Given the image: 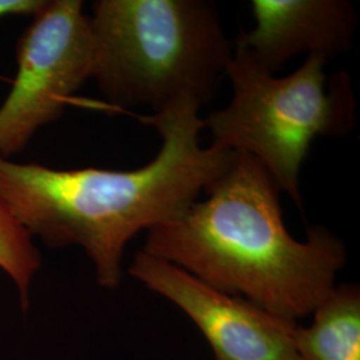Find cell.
Wrapping results in <instances>:
<instances>
[{"label":"cell","mask_w":360,"mask_h":360,"mask_svg":"<svg viewBox=\"0 0 360 360\" xmlns=\"http://www.w3.org/2000/svg\"><path fill=\"white\" fill-rule=\"evenodd\" d=\"M46 0H0V18L10 15L32 16Z\"/></svg>","instance_id":"30bf717a"},{"label":"cell","mask_w":360,"mask_h":360,"mask_svg":"<svg viewBox=\"0 0 360 360\" xmlns=\"http://www.w3.org/2000/svg\"><path fill=\"white\" fill-rule=\"evenodd\" d=\"M279 193L257 159L233 153L206 200L148 230L142 251L275 315L306 318L336 285L347 251L323 226L306 240L291 236Z\"/></svg>","instance_id":"7a4b0ae2"},{"label":"cell","mask_w":360,"mask_h":360,"mask_svg":"<svg viewBox=\"0 0 360 360\" xmlns=\"http://www.w3.org/2000/svg\"><path fill=\"white\" fill-rule=\"evenodd\" d=\"M90 16L80 0H46L19 39L18 71L0 107V158L23 151L39 129L58 120L94 71Z\"/></svg>","instance_id":"5b68a950"},{"label":"cell","mask_w":360,"mask_h":360,"mask_svg":"<svg viewBox=\"0 0 360 360\" xmlns=\"http://www.w3.org/2000/svg\"><path fill=\"white\" fill-rule=\"evenodd\" d=\"M90 15L92 77L108 103L154 114L208 103L233 56L210 0H96Z\"/></svg>","instance_id":"3957f363"},{"label":"cell","mask_w":360,"mask_h":360,"mask_svg":"<svg viewBox=\"0 0 360 360\" xmlns=\"http://www.w3.org/2000/svg\"><path fill=\"white\" fill-rule=\"evenodd\" d=\"M199 110L184 102L141 117L162 144L154 160L136 169H53L0 158V199L31 238L82 247L98 283L116 288L129 240L179 218L231 162L233 151L202 146Z\"/></svg>","instance_id":"6da1fadb"},{"label":"cell","mask_w":360,"mask_h":360,"mask_svg":"<svg viewBox=\"0 0 360 360\" xmlns=\"http://www.w3.org/2000/svg\"><path fill=\"white\" fill-rule=\"evenodd\" d=\"M255 26L233 47L250 52L272 74L300 55L328 62L348 51L358 13L347 0H252Z\"/></svg>","instance_id":"52a82bcc"},{"label":"cell","mask_w":360,"mask_h":360,"mask_svg":"<svg viewBox=\"0 0 360 360\" xmlns=\"http://www.w3.org/2000/svg\"><path fill=\"white\" fill-rule=\"evenodd\" d=\"M129 275L179 307L205 336L214 360H297V323L229 295L139 251Z\"/></svg>","instance_id":"8992f818"},{"label":"cell","mask_w":360,"mask_h":360,"mask_svg":"<svg viewBox=\"0 0 360 360\" xmlns=\"http://www.w3.org/2000/svg\"><path fill=\"white\" fill-rule=\"evenodd\" d=\"M40 266L41 257L32 238L0 199V269L16 285L23 311L30 306V288Z\"/></svg>","instance_id":"9c48e42d"},{"label":"cell","mask_w":360,"mask_h":360,"mask_svg":"<svg viewBox=\"0 0 360 360\" xmlns=\"http://www.w3.org/2000/svg\"><path fill=\"white\" fill-rule=\"evenodd\" d=\"M326 65L307 56L292 74L276 77L235 49L226 74L231 101L203 119L212 144L257 159L299 210L300 171L311 144L319 136H345L356 122L349 77L328 79Z\"/></svg>","instance_id":"277c9868"},{"label":"cell","mask_w":360,"mask_h":360,"mask_svg":"<svg viewBox=\"0 0 360 360\" xmlns=\"http://www.w3.org/2000/svg\"><path fill=\"white\" fill-rule=\"evenodd\" d=\"M312 323L297 326V360H360V288L335 285L311 314Z\"/></svg>","instance_id":"ba28073f"}]
</instances>
